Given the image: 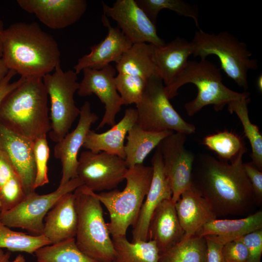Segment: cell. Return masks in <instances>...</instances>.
<instances>
[{"label":"cell","instance_id":"1","mask_svg":"<svg viewBox=\"0 0 262 262\" xmlns=\"http://www.w3.org/2000/svg\"><path fill=\"white\" fill-rule=\"evenodd\" d=\"M245 153L230 163L207 153L195 155L192 185L210 203L217 217L247 216L257 205L243 167Z\"/></svg>","mask_w":262,"mask_h":262},{"label":"cell","instance_id":"36","mask_svg":"<svg viewBox=\"0 0 262 262\" xmlns=\"http://www.w3.org/2000/svg\"><path fill=\"white\" fill-rule=\"evenodd\" d=\"M114 80L124 105H136L140 101L147 82L139 76L122 73H118Z\"/></svg>","mask_w":262,"mask_h":262},{"label":"cell","instance_id":"19","mask_svg":"<svg viewBox=\"0 0 262 262\" xmlns=\"http://www.w3.org/2000/svg\"><path fill=\"white\" fill-rule=\"evenodd\" d=\"M103 25L108 29L105 38L90 47V52L78 59L74 66L78 75L85 68L101 69L113 62L117 63L123 54L133 44L117 27L112 26L104 14L101 17Z\"/></svg>","mask_w":262,"mask_h":262},{"label":"cell","instance_id":"33","mask_svg":"<svg viewBox=\"0 0 262 262\" xmlns=\"http://www.w3.org/2000/svg\"><path fill=\"white\" fill-rule=\"evenodd\" d=\"M34 255L37 262H98L78 248L75 238L44 246Z\"/></svg>","mask_w":262,"mask_h":262},{"label":"cell","instance_id":"32","mask_svg":"<svg viewBox=\"0 0 262 262\" xmlns=\"http://www.w3.org/2000/svg\"><path fill=\"white\" fill-rule=\"evenodd\" d=\"M203 144L217 154L219 160L229 163L233 162L241 153L246 152L242 139L227 130L206 136Z\"/></svg>","mask_w":262,"mask_h":262},{"label":"cell","instance_id":"47","mask_svg":"<svg viewBox=\"0 0 262 262\" xmlns=\"http://www.w3.org/2000/svg\"><path fill=\"white\" fill-rule=\"evenodd\" d=\"M12 262H25V259L22 255L19 254Z\"/></svg>","mask_w":262,"mask_h":262},{"label":"cell","instance_id":"25","mask_svg":"<svg viewBox=\"0 0 262 262\" xmlns=\"http://www.w3.org/2000/svg\"><path fill=\"white\" fill-rule=\"evenodd\" d=\"M154 49V46L147 43L133 44L116 63V70L118 73L137 76L147 80L159 76Z\"/></svg>","mask_w":262,"mask_h":262},{"label":"cell","instance_id":"31","mask_svg":"<svg viewBox=\"0 0 262 262\" xmlns=\"http://www.w3.org/2000/svg\"><path fill=\"white\" fill-rule=\"evenodd\" d=\"M206 250L205 237L195 235L161 254L160 262H204Z\"/></svg>","mask_w":262,"mask_h":262},{"label":"cell","instance_id":"44","mask_svg":"<svg viewBox=\"0 0 262 262\" xmlns=\"http://www.w3.org/2000/svg\"><path fill=\"white\" fill-rule=\"evenodd\" d=\"M11 252L9 251L4 252L2 249L0 248V262H12L10 260Z\"/></svg>","mask_w":262,"mask_h":262},{"label":"cell","instance_id":"37","mask_svg":"<svg viewBox=\"0 0 262 262\" xmlns=\"http://www.w3.org/2000/svg\"><path fill=\"white\" fill-rule=\"evenodd\" d=\"M33 151L36 170L33 186L35 190L49 182L47 163L49 156V148L47 136L34 140Z\"/></svg>","mask_w":262,"mask_h":262},{"label":"cell","instance_id":"42","mask_svg":"<svg viewBox=\"0 0 262 262\" xmlns=\"http://www.w3.org/2000/svg\"><path fill=\"white\" fill-rule=\"evenodd\" d=\"M16 74V72L10 70L8 73L0 83V105L6 96L13 90L22 83L26 79L21 77L17 81L10 82L11 80Z\"/></svg>","mask_w":262,"mask_h":262},{"label":"cell","instance_id":"21","mask_svg":"<svg viewBox=\"0 0 262 262\" xmlns=\"http://www.w3.org/2000/svg\"><path fill=\"white\" fill-rule=\"evenodd\" d=\"M175 206L184 232L183 239L196 235L205 224L217 217L210 203L192 185L181 194Z\"/></svg>","mask_w":262,"mask_h":262},{"label":"cell","instance_id":"2","mask_svg":"<svg viewBox=\"0 0 262 262\" xmlns=\"http://www.w3.org/2000/svg\"><path fill=\"white\" fill-rule=\"evenodd\" d=\"M1 39V58L21 77L43 78L60 64L56 40L36 22L13 23L3 29Z\"/></svg>","mask_w":262,"mask_h":262},{"label":"cell","instance_id":"27","mask_svg":"<svg viewBox=\"0 0 262 262\" xmlns=\"http://www.w3.org/2000/svg\"><path fill=\"white\" fill-rule=\"evenodd\" d=\"M260 229H262L261 210L239 219L212 220L205 224L196 235L221 236L229 242Z\"/></svg>","mask_w":262,"mask_h":262},{"label":"cell","instance_id":"8","mask_svg":"<svg viewBox=\"0 0 262 262\" xmlns=\"http://www.w3.org/2000/svg\"><path fill=\"white\" fill-rule=\"evenodd\" d=\"M159 76L147 80L140 101L136 104V124L149 131H171L186 135L194 133L195 126L186 122L175 110L164 90Z\"/></svg>","mask_w":262,"mask_h":262},{"label":"cell","instance_id":"43","mask_svg":"<svg viewBox=\"0 0 262 262\" xmlns=\"http://www.w3.org/2000/svg\"><path fill=\"white\" fill-rule=\"evenodd\" d=\"M9 70L2 58H0V83L6 76Z\"/></svg>","mask_w":262,"mask_h":262},{"label":"cell","instance_id":"10","mask_svg":"<svg viewBox=\"0 0 262 262\" xmlns=\"http://www.w3.org/2000/svg\"><path fill=\"white\" fill-rule=\"evenodd\" d=\"M82 185V181L77 177L65 185L59 186L51 193L39 195L34 191L28 194L14 208L0 213V220L10 228H19L26 230L31 235H41L45 217L54 204L63 196L73 192Z\"/></svg>","mask_w":262,"mask_h":262},{"label":"cell","instance_id":"45","mask_svg":"<svg viewBox=\"0 0 262 262\" xmlns=\"http://www.w3.org/2000/svg\"><path fill=\"white\" fill-rule=\"evenodd\" d=\"M4 29V28L3 22L1 20H0V58H1L2 56V48L1 39V33Z\"/></svg>","mask_w":262,"mask_h":262},{"label":"cell","instance_id":"29","mask_svg":"<svg viewBox=\"0 0 262 262\" xmlns=\"http://www.w3.org/2000/svg\"><path fill=\"white\" fill-rule=\"evenodd\" d=\"M116 262H160V252L154 241L130 242L126 236H112Z\"/></svg>","mask_w":262,"mask_h":262},{"label":"cell","instance_id":"20","mask_svg":"<svg viewBox=\"0 0 262 262\" xmlns=\"http://www.w3.org/2000/svg\"><path fill=\"white\" fill-rule=\"evenodd\" d=\"M78 214L74 192L60 198L44 219L43 234L51 245L75 238Z\"/></svg>","mask_w":262,"mask_h":262},{"label":"cell","instance_id":"15","mask_svg":"<svg viewBox=\"0 0 262 262\" xmlns=\"http://www.w3.org/2000/svg\"><path fill=\"white\" fill-rule=\"evenodd\" d=\"M79 119L74 130L67 133L54 148V156L61 161L62 175L59 186L78 177V153L92 124L98 120V115L92 112L91 105L86 101L80 109Z\"/></svg>","mask_w":262,"mask_h":262},{"label":"cell","instance_id":"5","mask_svg":"<svg viewBox=\"0 0 262 262\" xmlns=\"http://www.w3.org/2000/svg\"><path fill=\"white\" fill-rule=\"evenodd\" d=\"M153 174L152 166L138 164L128 168L125 187L93 195L109 212L107 223L112 236H126L129 227L135 224L148 191Z\"/></svg>","mask_w":262,"mask_h":262},{"label":"cell","instance_id":"28","mask_svg":"<svg viewBox=\"0 0 262 262\" xmlns=\"http://www.w3.org/2000/svg\"><path fill=\"white\" fill-rule=\"evenodd\" d=\"M25 196L18 175L6 155L0 149V213L14 208Z\"/></svg>","mask_w":262,"mask_h":262},{"label":"cell","instance_id":"46","mask_svg":"<svg viewBox=\"0 0 262 262\" xmlns=\"http://www.w3.org/2000/svg\"><path fill=\"white\" fill-rule=\"evenodd\" d=\"M257 86L259 90L261 92L262 91V74L259 75L257 80Z\"/></svg>","mask_w":262,"mask_h":262},{"label":"cell","instance_id":"48","mask_svg":"<svg viewBox=\"0 0 262 262\" xmlns=\"http://www.w3.org/2000/svg\"><path fill=\"white\" fill-rule=\"evenodd\" d=\"M116 262L115 261H111V262Z\"/></svg>","mask_w":262,"mask_h":262},{"label":"cell","instance_id":"11","mask_svg":"<svg viewBox=\"0 0 262 262\" xmlns=\"http://www.w3.org/2000/svg\"><path fill=\"white\" fill-rule=\"evenodd\" d=\"M128 169L124 159L104 151L85 150L78 158V177L95 193L117 188Z\"/></svg>","mask_w":262,"mask_h":262},{"label":"cell","instance_id":"13","mask_svg":"<svg viewBox=\"0 0 262 262\" xmlns=\"http://www.w3.org/2000/svg\"><path fill=\"white\" fill-rule=\"evenodd\" d=\"M103 14L115 20L117 27L132 44L147 43L155 47L165 42L157 34L156 25L135 0H117L113 6L102 2Z\"/></svg>","mask_w":262,"mask_h":262},{"label":"cell","instance_id":"40","mask_svg":"<svg viewBox=\"0 0 262 262\" xmlns=\"http://www.w3.org/2000/svg\"><path fill=\"white\" fill-rule=\"evenodd\" d=\"M206 242V250L204 262H225L222 248L228 240L221 236L207 235L204 236Z\"/></svg>","mask_w":262,"mask_h":262},{"label":"cell","instance_id":"39","mask_svg":"<svg viewBox=\"0 0 262 262\" xmlns=\"http://www.w3.org/2000/svg\"><path fill=\"white\" fill-rule=\"evenodd\" d=\"M240 238L248 251L247 262H261L262 254V229L251 232Z\"/></svg>","mask_w":262,"mask_h":262},{"label":"cell","instance_id":"23","mask_svg":"<svg viewBox=\"0 0 262 262\" xmlns=\"http://www.w3.org/2000/svg\"><path fill=\"white\" fill-rule=\"evenodd\" d=\"M137 119L136 109H126L122 118L106 131L98 133L90 130L82 147L94 152L104 151L124 159V140L129 131L136 123Z\"/></svg>","mask_w":262,"mask_h":262},{"label":"cell","instance_id":"24","mask_svg":"<svg viewBox=\"0 0 262 262\" xmlns=\"http://www.w3.org/2000/svg\"><path fill=\"white\" fill-rule=\"evenodd\" d=\"M193 51L192 42L179 36L162 46H155L156 65L165 86L170 85L184 70Z\"/></svg>","mask_w":262,"mask_h":262},{"label":"cell","instance_id":"18","mask_svg":"<svg viewBox=\"0 0 262 262\" xmlns=\"http://www.w3.org/2000/svg\"><path fill=\"white\" fill-rule=\"evenodd\" d=\"M33 141L11 130L0 122V149L18 175L26 195L35 191L36 170Z\"/></svg>","mask_w":262,"mask_h":262},{"label":"cell","instance_id":"17","mask_svg":"<svg viewBox=\"0 0 262 262\" xmlns=\"http://www.w3.org/2000/svg\"><path fill=\"white\" fill-rule=\"evenodd\" d=\"M17 3L53 30L65 29L77 22L87 7L85 0H17Z\"/></svg>","mask_w":262,"mask_h":262},{"label":"cell","instance_id":"9","mask_svg":"<svg viewBox=\"0 0 262 262\" xmlns=\"http://www.w3.org/2000/svg\"><path fill=\"white\" fill-rule=\"evenodd\" d=\"M53 71L44 76L42 80L50 103L51 130L49 133L51 140L57 143L69 132L79 116L80 109L74 98L79 82L74 70L64 71L61 64Z\"/></svg>","mask_w":262,"mask_h":262},{"label":"cell","instance_id":"30","mask_svg":"<svg viewBox=\"0 0 262 262\" xmlns=\"http://www.w3.org/2000/svg\"><path fill=\"white\" fill-rule=\"evenodd\" d=\"M249 101V97L232 101L227 105L228 110L230 114L235 113L242 123L245 135L251 146L252 163L262 171V135L258 127L249 119L247 107Z\"/></svg>","mask_w":262,"mask_h":262},{"label":"cell","instance_id":"14","mask_svg":"<svg viewBox=\"0 0 262 262\" xmlns=\"http://www.w3.org/2000/svg\"><path fill=\"white\" fill-rule=\"evenodd\" d=\"M77 91L80 97L95 94L104 105L105 113L97 129L105 125L114 126L115 117L124 103L115 83L116 69L109 65L101 69L85 68Z\"/></svg>","mask_w":262,"mask_h":262},{"label":"cell","instance_id":"26","mask_svg":"<svg viewBox=\"0 0 262 262\" xmlns=\"http://www.w3.org/2000/svg\"><path fill=\"white\" fill-rule=\"evenodd\" d=\"M174 131L154 132L146 131L136 123L129 131L124 146L125 164L128 168L143 164L149 153L161 141Z\"/></svg>","mask_w":262,"mask_h":262},{"label":"cell","instance_id":"3","mask_svg":"<svg viewBox=\"0 0 262 262\" xmlns=\"http://www.w3.org/2000/svg\"><path fill=\"white\" fill-rule=\"evenodd\" d=\"M48 101L42 78H26L2 100L0 122L33 141L47 136L51 130Z\"/></svg>","mask_w":262,"mask_h":262},{"label":"cell","instance_id":"22","mask_svg":"<svg viewBox=\"0 0 262 262\" xmlns=\"http://www.w3.org/2000/svg\"><path fill=\"white\" fill-rule=\"evenodd\" d=\"M184 230L175 204L171 199L163 201L155 210L149 223L148 240L154 241L160 254L182 240Z\"/></svg>","mask_w":262,"mask_h":262},{"label":"cell","instance_id":"38","mask_svg":"<svg viewBox=\"0 0 262 262\" xmlns=\"http://www.w3.org/2000/svg\"><path fill=\"white\" fill-rule=\"evenodd\" d=\"M225 262H247V250L241 240L238 238L225 244L222 248Z\"/></svg>","mask_w":262,"mask_h":262},{"label":"cell","instance_id":"7","mask_svg":"<svg viewBox=\"0 0 262 262\" xmlns=\"http://www.w3.org/2000/svg\"><path fill=\"white\" fill-rule=\"evenodd\" d=\"M191 42L195 57L205 59L210 55L216 56L227 76L245 90L248 89V72L257 69L258 61L251 58L252 53L246 43L226 31L210 33L200 29Z\"/></svg>","mask_w":262,"mask_h":262},{"label":"cell","instance_id":"6","mask_svg":"<svg viewBox=\"0 0 262 262\" xmlns=\"http://www.w3.org/2000/svg\"><path fill=\"white\" fill-rule=\"evenodd\" d=\"M73 192L78 214L75 237L77 246L98 262L115 261V253L101 203L84 185Z\"/></svg>","mask_w":262,"mask_h":262},{"label":"cell","instance_id":"34","mask_svg":"<svg viewBox=\"0 0 262 262\" xmlns=\"http://www.w3.org/2000/svg\"><path fill=\"white\" fill-rule=\"evenodd\" d=\"M49 245L50 242L43 235L33 236L13 230L0 219V248L34 255L39 248Z\"/></svg>","mask_w":262,"mask_h":262},{"label":"cell","instance_id":"12","mask_svg":"<svg viewBox=\"0 0 262 262\" xmlns=\"http://www.w3.org/2000/svg\"><path fill=\"white\" fill-rule=\"evenodd\" d=\"M186 134L173 132L157 147L161 154L164 167L172 189L175 204L181 194L192 185V173L195 154L184 146Z\"/></svg>","mask_w":262,"mask_h":262},{"label":"cell","instance_id":"16","mask_svg":"<svg viewBox=\"0 0 262 262\" xmlns=\"http://www.w3.org/2000/svg\"><path fill=\"white\" fill-rule=\"evenodd\" d=\"M153 174L150 185L137 219L132 226V242L148 240L149 223L157 207L164 200L171 199V184L164 171L161 154L157 147L151 159Z\"/></svg>","mask_w":262,"mask_h":262},{"label":"cell","instance_id":"4","mask_svg":"<svg viewBox=\"0 0 262 262\" xmlns=\"http://www.w3.org/2000/svg\"><path fill=\"white\" fill-rule=\"evenodd\" d=\"M222 80L220 68L212 62L206 59L189 60L182 73L170 85L165 86L164 90L170 99L178 95V90L181 86L188 83L196 85V97L184 105L190 116L207 105H213L218 112L232 101L249 97V92L234 91L225 85Z\"/></svg>","mask_w":262,"mask_h":262},{"label":"cell","instance_id":"41","mask_svg":"<svg viewBox=\"0 0 262 262\" xmlns=\"http://www.w3.org/2000/svg\"><path fill=\"white\" fill-rule=\"evenodd\" d=\"M246 174L253 189L257 205L262 202V172L252 163H243Z\"/></svg>","mask_w":262,"mask_h":262},{"label":"cell","instance_id":"35","mask_svg":"<svg viewBox=\"0 0 262 262\" xmlns=\"http://www.w3.org/2000/svg\"><path fill=\"white\" fill-rule=\"evenodd\" d=\"M149 19L156 25L159 12L166 9L175 12L180 16L191 18L196 27L199 28V13L196 6L182 0H135Z\"/></svg>","mask_w":262,"mask_h":262}]
</instances>
